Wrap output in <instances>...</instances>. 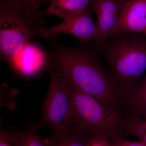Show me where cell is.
Masks as SVG:
<instances>
[{
	"instance_id": "1",
	"label": "cell",
	"mask_w": 146,
	"mask_h": 146,
	"mask_svg": "<svg viewBox=\"0 0 146 146\" xmlns=\"http://www.w3.org/2000/svg\"><path fill=\"white\" fill-rule=\"evenodd\" d=\"M52 50L48 65L71 86L94 97L114 109L119 90L100 63L96 49L91 43L76 47L60 44L50 39Z\"/></svg>"
},
{
	"instance_id": "2",
	"label": "cell",
	"mask_w": 146,
	"mask_h": 146,
	"mask_svg": "<svg viewBox=\"0 0 146 146\" xmlns=\"http://www.w3.org/2000/svg\"><path fill=\"white\" fill-rule=\"evenodd\" d=\"M111 37L103 44L96 45L109 64L115 86L124 93L146 71V35L126 32Z\"/></svg>"
},
{
	"instance_id": "3",
	"label": "cell",
	"mask_w": 146,
	"mask_h": 146,
	"mask_svg": "<svg viewBox=\"0 0 146 146\" xmlns=\"http://www.w3.org/2000/svg\"><path fill=\"white\" fill-rule=\"evenodd\" d=\"M40 13L34 14L0 4L1 58L12 61L26 45L42 38L44 21Z\"/></svg>"
},
{
	"instance_id": "4",
	"label": "cell",
	"mask_w": 146,
	"mask_h": 146,
	"mask_svg": "<svg viewBox=\"0 0 146 146\" xmlns=\"http://www.w3.org/2000/svg\"><path fill=\"white\" fill-rule=\"evenodd\" d=\"M68 84L72 108L73 127L85 132L104 133L117 125L120 117L114 109Z\"/></svg>"
},
{
	"instance_id": "5",
	"label": "cell",
	"mask_w": 146,
	"mask_h": 146,
	"mask_svg": "<svg viewBox=\"0 0 146 146\" xmlns=\"http://www.w3.org/2000/svg\"><path fill=\"white\" fill-rule=\"evenodd\" d=\"M48 91L43 107L40 127L47 126L54 133L67 132L72 127V108L69 84L49 65Z\"/></svg>"
},
{
	"instance_id": "6",
	"label": "cell",
	"mask_w": 146,
	"mask_h": 146,
	"mask_svg": "<svg viewBox=\"0 0 146 146\" xmlns=\"http://www.w3.org/2000/svg\"><path fill=\"white\" fill-rule=\"evenodd\" d=\"M93 11L88 8L81 13L64 20L59 25L49 28H44L42 38L55 39L58 35L66 33L74 35L81 44L100 42V37L96 24L92 19Z\"/></svg>"
},
{
	"instance_id": "7",
	"label": "cell",
	"mask_w": 146,
	"mask_h": 146,
	"mask_svg": "<svg viewBox=\"0 0 146 146\" xmlns=\"http://www.w3.org/2000/svg\"><path fill=\"white\" fill-rule=\"evenodd\" d=\"M127 0H93L90 7L96 13L97 28L103 44L118 33L121 16Z\"/></svg>"
},
{
	"instance_id": "8",
	"label": "cell",
	"mask_w": 146,
	"mask_h": 146,
	"mask_svg": "<svg viewBox=\"0 0 146 146\" xmlns=\"http://www.w3.org/2000/svg\"><path fill=\"white\" fill-rule=\"evenodd\" d=\"M126 32L146 35V0H127L118 33Z\"/></svg>"
},
{
	"instance_id": "9",
	"label": "cell",
	"mask_w": 146,
	"mask_h": 146,
	"mask_svg": "<svg viewBox=\"0 0 146 146\" xmlns=\"http://www.w3.org/2000/svg\"><path fill=\"white\" fill-rule=\"evenodd\" d=\"M93 0H51L49 5L40 11L41 16L51 15L66 20L89 8Z\"/></svg>"
},
{
	"instance_id": "10",
	"label": "cell",
	"mask_w": 146,
	"mask_h": 146,
	"mask_svg": "<svg viewBox=\"0 0 146 146\" xmlns=\"http://www.w3.org/2000/svg\"><path fill=\"white\" fill-rule=\"evenodd\" d=\"M124 94L133 118L146 119V75Z\"/></svg>"
},
{
	"instance_id": "11",
	"label": "cell",
	"mask_w": 146,
	"mask_h": 146,
	"mask_svg": "<svg viewBox=\"0 0 146 146\" xmlns=\"http://www.w3.org/2000/svg\"><path fill=\"white\" fill-rule=\"evenodd\" d=\"M16 57L18 58L13 61L18 60L25 70H28H28H31V68L34 70V67L37 70L44 64L48 65V54L38 45L31 42L21 50Z\"/></svg>"
},
{
	"instance_id": "12",
	"label": "cell",
	"mask_w": 146,
	"mask_h": 146,
	"mask_svg": "<svg viewBox=\"0 0 146 146\" xmlns=\"http://www.w3.org/2000/svg\"><path fill=\"white\" fill-rule=\"evenodd\" d=\"M83 131L72 127L70 130L61 133H54L47 138L48 146H85L87 141L82 137Z\"/></svg>"
},
{
	"instance_id": "13",
	"label": "cell",
	"mask_w": 146,
	"mask_h": 146,
	"mask_svg": "<svg viewBox=\"0 0 146 146\" xmlns=\"http://www.w3.org/2000/svg\"><path fill=\"white\" fill-rule=\"evenodd\" d=\"M40 128L38 124H32L17 133L20 146H48L47 138L41 137L38 133Z\"/></svg>"
},
{
	"instance_id": "14",
	"label": "cell",
	"mask_w": 146,
	"mask_h": 146,
	"mask_svg": "<svg viewBox=\"0 0 146 146\" xmlns=\"http://www.w3.org/2000/svg\"><path fill=\"white\" fill-rule=\"evenodd\" d=\"M51 0H0V4L17 10L34 14L40 13L39 9L43 4Z\"/></svg>"
},
{
	"instance_id": "15",
	"label": "cell",
	"mask_w": 146,
	"mask_h": 146,
	"mask_svg": "<svg viewBox=\"0 0 146 146\" xmlns=\"http://www.w3.org/2000/svg\"><path fill=\"white\" fill-rule=\"evenodd\" d=\"M127 133L133 135L146 145V119L133 118L123 124Z\"/></svg>"
},
{
	"instance_id": "16",
	"label": "cell",
	"mask_w": 146,
	"mask_h": 146,
	"mask_svg": "<svg viewBox=\"0 0 146 146\" xmlns=\"http://www.w3.org/2000/svg\"><path fill=\"white\" fill-rule=\"evenodd\" d=\"M0 146H20L17 133L9 129L1 128Z\"/></svg>"
},
{
	"instance_id": "17",
	"label": "cell",
	"mask_w": 146,
	"mask_h": 146,
	"mask_svg": "<svg viewBox=\"0 0 146 146\" xmlns=\"http://www.w3.org/2000/svg\"><path fill=\"white\" fill-rule=\"evenodd\" d=\"M85 146H112L103 132L94 133L86 142Z\"/></svg>"
},
{
	"instance_id": "18",
	"label": "cell",
	"mask_w": 146,
	"mask_h": 146,
	"mask_svg": "<svg viewBox=\"0 0 146 146\" xmlns=\"http://www.w3.org/2000/svg\"><path fill=\"white\" fill-rule=\"evenodd\" d=\"M112 146H146V144L141 141H128L124 138H116L112 143Z\"/></svg>"
}]
</instances>
